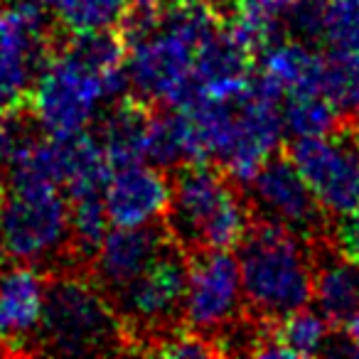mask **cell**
<instances>
[{
  "mask_svg": "<svg viewBox=\"0 0 359 359\" xmlns=\"http://www.w3.org/2000/svg\"><path fill=\"white\" fill-rule=\"evenodd\" d=\"M212 6L160 0L155 25L126 45V74L130 96L153 106L177 109L192 94L195 50L217 27Z\"/></svg>",
  "mask_w": 359,
  "mask_h": 359,
  "instance_id": "1",
  "label": "cell"
},
{
  "mask_svg": "<svg viewBox=\"0 0 359 359\" xmlns=\"http://www.w3.org/2000/svg\"><path fill=\"white\" fill-rule=\"evenodd\" d=\"M170 205L165 229L187 256L231 251L251 224L244 190L215 163H185L170 170Z\"/></svg>",
  "mask_w": 359,
  "mask_h": 359,
  "instance_id": "2",
  "label": "cell"
},
{
  "mask_svg": "<svg viewBox=\"0 0 359 359\" xmlns=\"http://www.w3.org/2000/svg\"><path fill=\"white\" fill-rule=\"evenodd\" d=\"M239 271L246 313L278 320L313 300V241L285 226L251 219L239 241Z\"/></svg>",
  "mask_w": 359,
  "mask_h": 359,
  "instance_id": "3",
  "label": "cell"
},
{
  "mask_svg": "<svg viewBox=\"0 0 359 359\" xmlns=\"http://www.w3.org/2000/svg\"><path fill=\"white\" fill-rule=\"evenodd\" d=\"M37 349L52 354H111L126 349L118 315L89 271L65 269L45 278Z\"/></svg>",
  "mask_w": 359,
  "mask_h": 359,
  "instance_id": "4",
  "label": "cell"
},
{
  "mask_svg": "<svg viewBox=\"0 0 359 359\" xmlns=\"http://www.w3.org/2000/svg\"><path fill=\"white\" fill-rule=\"evenodd\" d=\"M0 259L76 269L69 254V200L60 187L0 180Z\"/></svg>",
  "mask_w": 359,
  "mask_h": 359,
  "instance_id": "5",
  "label": "cell"
},
{
  "mask_svg": "<svg viewBox=\"0 0 359 359\" xmlns=\"http://www.w3.org/2000/svg\"><path fill=\"white\" fill-rule=\"evenodd\" d=\"M187 283V254L172 239L160 249L150 266L130 280L126 288L111 295L126 349L133 342H148L143 352H150L155 342L182 330V298Z\"/></svg>",
  "mask_w": 359,
  "mask_h": 359,
  "instance_id": "6",
  "label": "cell"
},
{
  "mask_svg": "<svg viewBox=\"0 0 359 359\" xmlns=\"http://www.w3.org/2000/svg\"><path fill=\"white\" fill-rule=\"evenodd\" d=\"M104 101H109L104 74L74 55L62 37L37 76L27 109L42 133L69 138L89 130Z\"/></svg>",
  "mask_w": 359,
  "mask_h": 359,
  "instance_id": "7",
  "label": "cell"
},
{
  "mask_svg": "<svg viewBox=\"0 0 359 359\" xmlns=\"http://www.w3.org/2000/svg\"><path fill=\"white\" fill-rule=\"evenodd\" d=\"M47 8L22 0L0 8V114L25 109L47 57L65 37Z\"/></svg>",
  "mask_w": 359,
  "mask_h": 359,
  "instance_id": "8",
  "label": "cell"
},
{
  "mask_svg": "<svg viewBox=\"0 0 359 359\" xmlns=\"http://www.w3.org/2000/svg\"><path fill=\"white\" fill-rule=\"evenodd\" d=\"M327 217L359 210V123L327 135L293 138L283 150Z\"/></svg>",
  "mask_w": 359,
  "mask_h": 359,
  "instance_id": "9",
  "label": "cell"
},
{
  "mask_svg": "<svg viewBox=\"0 0 359 359\" xmlns=\"http://www.w3.org/2000/svg\"><path fill=\"white\" fill-rule=\"evenodd\" d=\"M246 313L239 261L231 251H197L187 256L182 327L217 344L224 330Z\"/></svg>",
  "mask_w": 359,
  "mask_h": 359,
  "instance_id": "10",
  "label": "cell"
},
{
  "mask_svg": "<svg viewBox=\"0 0 359 359\" xmlns=\"http://www.w3.org/2000/svg\"><path fill=\"white\" fill-rule=\"evenodd\" d=\"M241 190L254 219L285 226L310 241L327 236L330 217L283 150H276Z\"/></svg>",
  "mask_w": 359,
  "mask_h": 359,
  "instance_id": "11",
  "label": "cell"
},
{
  "mask_svg": "<svg viewBox=\"0 0 359 359\" xmlns=\"http://www.w3.org/2000/svg\"><path fill=\"white\" fill-rule=\"evenodd\" d=\"M101 195L111 226L155 224L170 205V175L150 163L123 165L111 170Z\"/></svg>",
  "mask_w": 359,
  "mask_h": 359,
  "instance_id": "12",
  "label": "cell"
},
{
  "mask_svg": "<svg viewBox=\"0 0 359 359\" xmlns=\"http://www.w3.org/2000/svg\"><path fill=\"white\" fill-rule=\"evenodd\" d=\"M168 241L170 234L165 229V222L145 226H114L106 231L99 251L91 259V278L99 283L106 298H111L135 276L143 273Z\"/></svg>",
  "mask_w": 359,
  "mask_h": 359,
  "instance_id": "13",
  "label": "cell"
},
{
  "mask_svg": "<svg viewBox=\"0 0 359 359\" xmlns=\"http://www.w3.org/2000/svg\"><path fill=\"white\" fill-rule=\"evenodd\" d=\"M254 65L256 57L217 22L215 30L195 50V62H192L195 94L210 101L236 104L249 86Z\"/></svg>",
  "mask_w": 359,
  "mask_h": 359,
  "instance_id": "14",
  "label": "cell"
},
{
  "mask_svg": "<svg viewBox=\"0 0 359 359\" xmlns=\"http://www.w3.org/2000/svg\"><path fill=\"white\" fill-rule=\"evenodd\" d=\"M42 308L45 276L35 266L15 264L0 273V352H35Z\"/></svg>",
  "mask_w": 359,
  "mask_h": 359,
  "instance_id": "15",
  "label": "cell"
},
{
  "mask_svg": "<svg viewBox=\"0 0 359 359\" xmlns=\"http://www.w3.org/2000/svg\"><path fill=\"white\" fill-rule=\"evenodd\" d=\"M259 74L278 86L283 96L293 94H330L332 60L327 52H318L305 40H276L256 57ZM330 99V96H327Z\"/></svg>",
  "mask_w": 359,
  "mask_h": 359,
  "instance_id": "16",
  "label": "cell"
},
{
  "mask_svg": "<svg viewBox=\"0 0 359 359\" xmlns=\"http://www.w3.org/2000/svg\"><path fill=\"white\" fill-rule=\"evenodd\" d=\"M313 300L318 313L339 330L359 310V266L344 259L327 236L313 241Z\"/></svg>",
  "mask_w": 359,
  "mask_h": 359,
  "instance_id": "17",
  "label": "cell"
},
{
  "mask_svg": "<svg viewBox=\"0 0 359 359\" xmlns=\"http://www.w3.org/2000/svg\"><path fill=\"white\" fill-rule=\"evenodd\" d=\"M150 111H153V104H145V101L126 94L116 99L114 106L104 114L99 130L94 135L104 148L111 170L133 163H145Z\"/></svg>",
  "mask_w": 359,
  "mask_h": 359,
  "instance_id": "18",
  "label": "cell"
},
{
  "mask_svg": "<svg viewBox=\"0 0 359 359\" xmlns=\"http://www.w3.org/2000/svg\"><path fill=\"white\" fill-rule=\"evenodd\" d=\"M330 334H332V325L318 310H310L305 305L278 320H266L254 352L264 342H273L283 347L288 357H313V354L327 352L332 342Z\"/></svg>",
  "mask_w": 359,
  "mask_h": 359,
  "instance_id": "19",
  "label": "cell"
},
{
  "mask_svg": "<svg viewBox=\"0 0 359 359\" xmlns=\"http://www.w3.org/2000/svg\"><path fill=\"white\" fill-rule=\"evenodd\" d=\"M283 109V126L285 133L293 138L305 135H327L334 133L347 123V116L342 114L332 99L323 94H293L285 96Z\"/></svg>",
  "mask_w": 359,
  "mask_h": 359,
  "instance_id": "20",
  "label": "cell"
},
{
  "mask_svg": "<svg viewBox=\"0 0 359 359\" xmlns=\"http://www.w3.org/2000/svg\"><path fill=\"white\" fill-rule=\"evenodd\" d=\"M330 57L359 60V6L347 0H330L325 11L323 35Z\"/></svg>",
  "mask_w": 359,
  "mask_h": 359,
  "instance_id": "21",
  "label": "cell"
},
{
  "mask_svg": "<svg viewBox=\"0 0 359 359\" xmlns=\"http://www.w3.org/2000/svg\"><path fill=\"white\" fill-rule=\"evenodd\" d=\"M126 6L128 0H65L57 11L67 32H89L116 27Z\"/></svg>",
  "mask_w": 359,
  "mask_h": 359,
  "instance_id": "22",
  "label": "cell"
},
{
  "mask_svg": "<svg viewBox=\"0 0 359 359\" xmlns=\"http://www.w3.org/2000/svg\"><path fill=\"white\" fill-rule=\"evenodd\" d=\"M330 0H295L288 8L283 22H288V27L305 42H318L323 35V22H325V11H327Z\"/></svg>",
  "mask_w": 359,
  "mask_h": 359,
  "instance_id": "23",
  "label": "cell"
},
{
  "mask_svg": "<svg viewBox=\"0 0 359 359\" xmlns=\"http://www.w3.org/2000/svg\"><path fill=\"white\" fill-rule=\"evenodd\" d=\"M327 239L344 259L359 266V210L334 217V224L327 226Z\"/></svg>",
  "mask_w": 359,
  "mask_h": 359,
  "instance_id": "24",
  "label": "cell"
},
{
  "mask_svg": "<svg viewBox=\"0 0 359 359\" xmlns=\"http://www.w3.org/2000/svg\"><path fill=\"white\" fill-rule=\"evenodd\" d=\"M344 332V342H347L349 352L352 354H359V310L347 320V323L339 327Z\"/></svg>",
  "mask_w": 359,
  "mask_h": 359,
  "instance_id": "25",
  "label": "cell"
},
{
  "mask_svg": "<svg viewBox=\"0 0 359 359\" xmlns=\"http://www.w3.org/2000/svg\"><path fill=\"white\" fill-rule=\"evenodd\" d=\"M25 3H32V6H40V8H60L65 0H25Z\"/></svg>",
  "mask_w": 359,
  "mask_h": 359,
  "instance_id": "26",
  "label": "cell"
},
{
  "mask_svg": "<svg viewBox=\"0 0 359 359\" xmlns=\"http://www.w3.org/2000/svg\"><path fill=\"white\" fill-rule=\"evenodd\" d=\"M168 3H195V0H168Z\"/></svg>",
  "mask_w": 359,
  "mask_h": 359,
  "instance_id": "27",
  "label": "cell"
},
{
  "mask_svg": "<svg viewBox=\"0 0 359 359\" xmlns=\"http://www.w3.org/2000/svg\"><path fill=\"white\" fill-rule=\"evenodd\" d=\"M347 3H357V6H359V0H347Z\"/></svg>",
  "mask_w": 359,
  "mask_h": 359,
  "instance_id": "28",
  "label": "cell"
}]
</instances>
